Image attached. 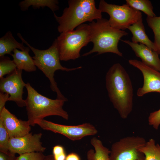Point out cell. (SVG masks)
Masks as SVG:
<instances>
[{
  "mask_svg": "<svg viewBox=\"0 0 160 160\" xmlns=\"http://www.w3.org/2000/svg\"><path fill=\"white\" fill-rule=\"evenodd\" d=\"M9 95L7 93L0 92V112L5 107L6 103L9 101Z\"/></svg>",
  "mask_w": 160,
  "mask_h": 160,
  "instance_id": "obj_28",
  "label": "cell"
},
{
  "mask_svg": "<svg viewBox=\"0 0 160 160\" xmlns=\"http://www.w3.org/2000/svg\"><path fill=\"white\" fill-rule=\"evenodd\" d=\"M144 157L143 158L139 160H144Z\"/></svg>",
  "mask_w": 160,
  "mask_h": 160,
  "instance_id": "obj_32",
  "label": "cell"
},
{
  "mask_svg": "<svg viewBox=\"0 0 160 160\" xmlns=\"http://www.w3.org/2000/svg\"><path fill=\"white\" fill-rule=\"evenodd\" d=\"M132 34V42L140 43L144 45L153 51L156 52V49L153 42L152 41L146 34L143 18L128 27Z\"/></svg>",
  "mask_w": 160,
  "mask_h": 160,
  "instance_id": "obj_15",
  "label": "cell"
},
{
  "mask_svg": "<svg viewBox=\"0 0 160 160\" xmlns=\"http://www.w3.org/2000/svg\"><path fill=\"white\" fill-rule=\"evenodd\" d=\"M98 9L102 12H105L109 15L108 20L111 26L122 30L127 29L129 26L142 18L140 11L134 9L126 4L116 5L101 0Z\"/></svg>",
  "mask_w": 160,
  "mask_h": 160,
  "instance_id": "obj_7",
  "label": "cell"
},
{
  "mask_svg": "<svg viewBox=\"0 0 160 160\" xmlns=\"http://www.w3.org/2000/svg\"><path fill=\"white\" fill-rule=\"evenodd\" d=\"M30 50L20 51L16 49L14 50L11 55L17 68L28 72L36 71L33 60L29 54Z\"/></svg>",
  "mask_w": 160,
  "mask_h": 160,
  "instance_id": "obj_16",
  "label": "cell"
},
{
  "mask_svg": "<svg viewBox=\"0 0 160 160\" xmlns=\"http://www.w3.org/2000/svg\"><path fill=\"white\" fill-rule=\"evenodd\" d=\"M126 4L135 9L141 11L147 16H156L151 1L148 0H126Z\"/></svg>",
  "mask_w": 160,
  "mask_h": 160,
  "instance_id": "obj_21",
  "label": "cell"
},
{
  "mask_svg": "<svg viewBox=\"0 0 160 160\" xmlns=\"http://www.w3.org/2000/svg\"><path fill=\"white\" fill-rule=\"evenodd\" d=\"M10 137L2 121L0 119V152H9Z\"/></svg>",
  "mask_w": 160,
  "mask_h": 160,
  "instance_id": "obj_24",
  "label": "cell"
},
{
  "mask_svg": "<svg viewBox=\"0 0 160 160\" xmlns=\"http://www.w3.org/2000/svg\"><path fill=\"white\" fill-rule=\"evenodd\" d=\"M58 4V1L56 0H24L20 1L19 5L22 11H25L32 6L34 9L47 7L54 12L59 9Z\"/></svg>",
  "mask_w": 160,
  "mask_h": 160,
  "instance_id": "obj_19",
  "label": "cell"
},
{
  "mask_svg": "<svg viewBox=\"0 0 160 160\" xmlns=\"http://www.w3.org/2000/svg\"><path fill=\"white\" fill-rule=\"evenodd\" d=\"M145 139L138 136H127L112 145L110 157L111 160H139L144 157L138 148L145 143Z\"/></svg>",
  "mask_w": 160,
  "mask_h": 160,
  "instance_id": "obj_8",
  "label": "cell"
},
{
  "mask_svg": "<svg viewBox=\"0 0 160 160\" xmlns=\"http://www.w3.org/2000/svg\"><path fill=\"white\" fill-rule=\"evenodd\" d=\"M89 25L90 29V41L93 43V46L91 50L84 53L83 56L97 52V55L111 52L123 56V54L118 49V44L121 38L127 35L128 33L112 27L108 20L105 18H102L96 22L93 21Z\"/></svg>",
  "mask_w": 160,
  "mask_h": 160,
  "instance_id": "obj_5",
  "label": "cell"
},
{
  "mask_svg": "<svg viewBox=\"0 0 160 160\" xmlns=\"http://www.w3.org/2000/svg\"><path fill=\"white\" fill-rule=\"evenodd\" d=\"M121 41L130 46L136 56L140 58L143 63L160 72V59L156 52L141 44L134 43L128 40Z\"/></svg>",
  "mask_w": 160,
  "mask_h": 160,
  "instance_id": "obj_14",
  "label": "cell"
},
{
  "mask_svg": "<svg viewBox=\"0 0 160 160\" xmlns=\"http://www.w3.org/2000/svg\"><path fill=\"white\" fill-rule=\"evenodd\" d=\"M56 39L60 60H75L80 57L81 48L90 42L89 25L83 24L75 30L61 33Z\"/></svg>",
  "mask_w": 160,
  "mask_h": 160,
  "instance_id": "obj_6",
  "label": "cell"
},
{
  "mask_svg": "<svg viewBox=\"0 0 160 160\" xmlns=\"http://www.w3.org/2000/svg\"><path fill=\"white\" fill-rule=\"evenodd\" d=\"M65 160H81V159L77 154L72 152L66 156Z\"/></svg>",
  "mask_w": 160,
  "mask_h": 160,
  "instance_id": "obj_30",
  "label": "cell"
},
{
  "mask_svg": "<svg viewBox=\"0 0 160 160\" xmlns=\"http://www.w3.org/2000/svg\"><path fill=\"white\" fill-rule=\"evenodd\" d=\"M0 119L10 138L23 136L29 133L31 131V125L28 120L18 119L5 107L0 112Z\"/></svg>",
  "mask_w": 160,
  "mask_h": 160,
  "instance_id": "obj_13",
  "label": "cell"
},
{
  "mask_svg": "<svg viewBox=\"0 0 160 160\" xmlns=\"http://www.w3.org/2000/svg\"><path fill=\"white\" fill-rule=\"evenodd\" d=\"M129 63L139 70L143 78V86L139 88L137 95L140 97L151 92L160 93V72L146 65L136 59L129 60Z\"/></svg>",
  "mask_w": 160,
  "mask_h": 160,
  "instance_id": "obj_12",
  "label": "cell"
},
{
  "mask_svg": "<svg viewBox=\"0 0 160 160\" xmlns=\"http://www.w3.org/2000/svg\"><path fill=\"white\" fill-rule=\"evenodd\" d=\"M68 7L65 8L60 16L54 13L60 33L73 30L87 21L102 18V12L96 8L94 0H70Z\"/></svg>",
  "mask_w": 160,
  "mask_h": 160,
  "instance_id": "obj_2",
  "label": "cell"
},
{
  "mask_svg": "<svg viewBox=\"0 0 160 160\" xmlns=\"http://www.w3.org/2000/svg\"><path fill=\"white\" fill-rule=\"evenodd\" d=\"M42 134L30 133L23 136L10 138L9 151L19 155L34 152H44L46 148L42 145L41 139Z\"/></svg>",
  "mask_w": 160,
  "mask_h": 160,
  "instance_id": "obj_11",
  "label": "cell"
},
{
  "mask_svg": "<svg viewBox=\"0 0 160 160\" xmlns=\"http://www.w3.org/2000/svg\"><path fill=\"white\" fill-rule=\"evenodd\" d=\"M35 124L44 130L61 134L72 141L80 140L86 136L93 135L97 133L95 127L89 123L77 125H66L43 119L38 120Z\"/></svg>",
  "mask_w": 160,
  "mask_h": 160,
  "instance_id": "obj_9",
  "label": "cell"
},
{
  "mask_svg": "<svg viewBox=\"0 0 160 160\" xmlns=\"http://www.w3.org/2000/svg\"><path fill=\"white\" fill-rule=\"evenodd\" d=\"M45 156L43 152H34L19 155L17 160H44Z\"/></svg>",
  "mask_w": 160,
  "mask_h": 160,
  "instance_id": "obj_25",
  "label": "cell"
},
{
  "mask_svg": "<svg viewBox=\"0 0 160 160\" xmlns=\"http://www.w3.org/2000/svg\"><path fill=\"white\" fill-rule=\"evenodd\" d=\"M95 151L92 149L89 150L87 153L88 160H111L110 154L111 151L105 147L100 140L94 137L90 141Z\"/></svg>",
  "mask_w": 160,
  "mask_h": 160,
  "instance_id": "obj_18",
  "label": "cell"
},
{
  "mask_svg": "<svg viewBox=\"0 0 160 160\" xmlns=\"http://www.w3.org/2000/svg\"><path fill=\"white\" fill-rule=\"evenodd\" d=\"M148 123L155 129H157L160 125V109L151 113L148 117Z\"/></svg>",
  "mask_w": 160,
  "mask_h": 160,
  "instance_id": "obj_26",
  "label": "cell"
},
{
  "mask_svg": "<svg viewBox=\"0 0 160 160\" xmlns=\"http://www.w3.org/2000/svg\"><path fill=\"white\" fill-rule=\"evenodd\" d=\"M25 87L27 91L25 106L31 126H34L37 121L49 116H58L68 120V113L63 108L65 101L57 98L52 99L43 96L29 83L26 84Z\"/></svg>",
  "mask_w": 160,
  "mask_h": 160,
  "instance_id": "obj_3",
  "label": "cell"
},
{
  "mask_svg": "<svg viewBox=\"0 0 160 160\" xmlns=\"http://www.w3.org/2000/svg\"><path fill=\"white\" fill-rule=\"evenodd\" d=\"M19 49L21 51L30 49L28 47L24 46L23 43L17 41L13 36L11 32L8 31L0 39V57L6 54L11 55V52Z\"/></svg>",
  "mask_w": 160,
  "mask_h": 160,
  "instance_id": "obj_17",
  "label": "cell"
},
{
  "mask_svg": "<svg viewBox=\"0 0 160 160\" xmlns=\"http://www.w3.org/2000/svg\"><path fill=\"white\" fill-rule=\"evenodd\" d=\"M15 154L9 152L7 153L0 152V160H17Z\"/></svg>",
  "mask_w": 160,
  "mask_h": 160,
  "instance_id": "obj_29",
  "label": "cell"
},
{
  "mask_svg": "<svg viewBox=\"0 0 160 160\" xmlns=\"http://www.w3.org/2000/svg\"><path fill=\"white\" fill-rule=\"evenodd\" d=\"M17 35L22 42L25 43L33 53L34 55L32 58L35 65L49 80L51 89L53 91L56 93L57 98L67 101L68 99L62 94L57 87L54 78V73L58 70L68 72L80 69L82 67L70 68L61 65L60 62L59 49L56 39L49 48L45 50H41L31 46L20 33H18Z\"/></svg>",
  "mask_w": 160,
  "mask_h": 160,
  "instance_id": "obj_4",
  "label": "cell"
},
{
  "mask_svg": "<svg viewBox=\"0 0 160 160\" xmlns=\"http://www.w3.org/2000/svg\"><path fill=\"white\" fill-rule=\"evenodd\" d=\"M17 67L13 60L5 56L0 57V78L7 74H10L14 72Z\"/></svg>",
  "mask_w": 160,
  "mask_h": 160,
  "instance_id": "obj_23",
  "label": "cell"
},
{
  "mask_svg": "<svg viewBox=\"0 0 160 160\" xmlns=\"http://www.w3.org/2000/svg\"><path fill=\"white\" fill-rule=\"evenodd\" d=\"M52 153L55 160H65L67 156L62 146L58 145L54 146L53 148Z\"/></svg>",
  "mask_w": 160,
  "mask_h": 160,
  "instance_id": "obj_27",
  "label": "cell"
},
{
  "mask_svg": "<svg viewBox=\"0 0 160 160\" xmlns=\"http://www.w3.org/2000/svg\"><path fill=\"white\" fill-rule=\"evenodd\" d=\"M143 154L144 160H160V145L156 144L155 140L151 138L144 145L138 148Z\"/></svg>",
  "mask_w": 160,
  "mask_h": 160,
  "instance_id": "obj_20",
  "label": "cell"
},
{
  "mask_svg": "<svg viewBox=\"0 0 160 160\" xmlns=\"http://www.w3.org/2000/svg\"><path fill=\"white\" fill-rule=\"evenodd\" d=\"M22 70L18 68L5 78L0 79V92L9 95V101L15 102L18 106H25V100L23 98V89L26 84L22 77Z\"/></svg>",
  "mask_w": 160,
  "mask_h": 160,
  "instance_id": "obj_10",
  "label": "cell"
},
{
  "mask_svg": "<svg viewBox=\"0 0 160 160\" xmlns=\"http://www.w3.org/2000/svg\"><path fill=\"white\" fill-rule=\"evenodd\" d=\"M44 160H55L53 156L52 155H50L45 156Z\"/></svg>",
  "mask_w": 160,
  "mask_h": 160,
  "instance_id": "obj_31",
  "label": "cell"
},
{
  "mask_svg": "<svg viewBox=\"0 0 160 160\" xmlns=\"http://www.w3.org/2000/svg\"><path fill=\"white\" fill-rule=\"evenodd\" d=\"M106 87L109 99L120 117L126 119L132 111L133 89L130 77L119 63L114 64L105 76Z\"/></svg>",
  "mask_w": 160,
  "mask_h": 160,
  "instance_id": "obj_1",
  "label": "cell"
},
{
  "mask_svg": "<svg viewBox=\"0 0 160 160\" xmlns=\"http://www.w3.org/2000/svg\"><path fill=\"white\" fill-rule=\"evenodd\" d=\"M146 20L148 26L154 33L153 42L156 49V52L160 55V16H147Z\"/></svg>",
  "mask_w": 160,
  "mask_h": 160,
  "instance_id": "obj_22",
  "label": "cell"
}]
</instances>
